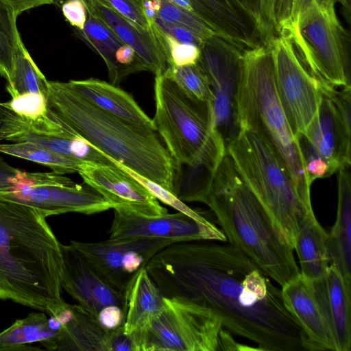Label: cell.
Wrapping results in <instances>:
<instances>
[{
    "label": "cell",
    "instance_id": "obj_10",
    "mask_svg": "<svg viewBox=\"0 0 351 351\" xmlns=\"http://www.w3.org/2000/svg\"><path fill=\"white\" fill-rule=\"evenodd\" d=\"M268 42L278 97L293 135L298 138L317 112L322 82L306 69L289 40L277 36Z\"/></svg>",
    "mask_w": 351,
    "mask_h": 351
},
{
    "label": "cell",
    "instance_id": "obj_41",
    "mask_svg": "<svg viewBox=\"0 0 351 351\" xmlns=\"http://www.w3.org/2000/svg\"><path fill=\"white\" fill-rule=\"evenodd\" d=\"M34 180V173L14 168L0 158V191L31 184Z\"/></svg>",
    "mask_w": 351,
    "mask_h": 351
},
{
    "label": "cell",
    "instance_id": "obj_17",
    "mask_svg": "<svg viewBox=\"0 0 351 351\" xmlns=\"http://www.w3.org/2000/svg\"><path fill=\"white\" fill-rule=\"evenodd\" d=\"M78 173L84 182L99 193L112 208L158 216L168 210L139 182L117 165L84 163Z\"/></svg>",
    "mask_w": 351,
    "mask_h": 351
},
{
    "label": "cell",
    "instance_id": "obj_42",
    "mask_svg": "<svg viewBox=\"0 0 351 351\" xmlns=\"http://www.w3.org/2000/svg\"><path fill=\"white\" fill-rule=\"evenodd\" d=\"M65 19L76 30H81L86 22L88 13L82 0H65L61 5Z\"/></svg>",
    "mask_w": 351,
    "mask_h": 351
},
{
    "label": "cell",
    "instance_id": "obj_7",
    "mask_svg": "<svg viewBox=\"0 0 351 351\" xmlns=\"http://www.w3.org/2000/svg\"><path fill=\"white\" fill-rule=\"evenodd\" d=\"M154 88V126L174 161L219 167L227 151L213 104L191 99L163 73L155 75Z\"/></svg>",
    "mask_w": 351,
    "mask_h": 351
},
{
    "label": "cell",
    "instance_id": "obj_11",
    "mask_svg": "<svg viewBox=\"0 0 351 351\" xmlns=\"http://www.w3.org/2000/svg\"><path fill=\"white\" fill-rule=\"evenodd\" d=\"M243 52L234 43L214 34L204 42L197 62L208 80L214 96L215 125L226 148L240 130L237 97Z\"/></svg>",
    "mask_w": 351,
    "mask_h": 351
},
{
    "label": "cell",
    "instance_id": "obj_5",
    "mask_svg": "<svg viewBox=\"0 0 351 351\" xmlns=\"http://www.w3.org/2000/svg\"><path fill=\"white\" fill-rule=\"evenodd\" d=\"M237 112L239 128L252 130L267 143L288 171L301 197L311 204V184L299 139L291 131L276 93L269 42L243 52Z\"/></svg>",
    "mask_w": 351,
    "mask_h": 351
},
{
    "label": "cell",
    "instance_id": "obj_35",
    "mask_svg": "<svg viewBox=\"0 0 351 351\" xmlns=\"http://www.w3.org/2000/svg\"><path fill=\"white\" fill-rule=\"evenodd\" d=\"M152 29L167 59L168 66H180L197 63L200 55L199 47L178 41L154 23Z\"/></svg>",
    "mask_w": 351,
    "mask_h": 351
},
{
    "label": "cell",
    "instance_id": "obj_1",
    "mask_svg": "<svg viewBox=\"0 0 351 351\" xmlns=\"http://www.w3.org/2000/svg\"><path fill=\"white\" fill-rule=\"evenodd\" d=\"M145 269L164 297L185 299L212 310L226 330L254 341L260 350H313L286 308L281 289L227 241L171 243Z\"/></svg>",
    "mask_w": 351,
    "mask_h": 351
},
{
    "label": "cell",
    "instance_id": "obj_13",
    "mask_svg": "<svg viewBox=\"0 0 351 351\" xmlns=\"http://www.w3.org/2000/svg\"><path fill=\"white\" fill-rule=\"evenodd\" d=\"M329 93L322 89L317 112L300 136L326 162L333 174L351 164V87Z\"/></svg>",
    "mask_w": 351,
    "mask_h": 351
},
{
    "label": "cell",
    "instance_id": "obj_37",
    "mask_svg": "<svg viewBox=\"0 0 351 351\" xmlns=\"http://www.w3.org/2000/svg\"><path fill=\"white\" fill-rule=\"evenodd\" d=\"M113 162L122 169L128 172L133 178H134L138 182H139L143 186H145L158 200H160L162 203L167 204L173 208L177 210L179 212L184 213L189 215L200 217L202 215L197 213L195 210L189 208L183 202L176 197L172 193L166 190L163 187L157 184L156 183L141 176L128 169V167L113 161Z\"/></svg>",
    "mask_w": 351,
    "mask_h": 351
},
{
    "label": "cell",
    "instance_id": "obj_46",
    "mask_svg": "<svg viewBox=\"0 0 351 351\" xmlns=\"http://www.w3.org/2000/svg\"><path fill=\"white\" fill-rule=\"evenodd\" d=\"M258 21L260 0H238ZM259 24V23H258Z\"/></svg>",
    "mask_w": 351,
    "mask_h": 351
},
{
    "label": "cell",
    "instance_id": "obj_44",
    "mask_svg": "<svg viewBox=\"0 0 351 351\" xmlns=\"http://www.w3.org/2000/svg\"><path fill=\"white\" fill-rule=\"evenodd\" d=\"M125 311L118 306H110L102 309L96 317L97 322L105 329L112 330L123 327Z\"/></svg>",
    "mask_w": 351,
    "mask_h": 351
},
{
    "label": "cell",
    "instance_id": "obj_33",
    "mask_svg": "<svg viewBox=\"0 0 351 351\" xmlns=\"http://www.w3.org/2000/svg\"><path fill=\"white\" fill-rule=\"evenodd\" d=\"M163 74L191 99L213 103L214 96L208 80L197 62L180 66H167Z\"/></svg>",
    "mask_w": 351,
    "mask_h": 351
},
{
    "label": "cell",
    "instance_id": "obj_39",
    "mask_svg": "<svg viewBox=\"0 0 351 351\" xmlns=\"http://www.w3.org/2000/svg\"><path fill=\"white\" fill-rule=\"evenodd\" d=\"M117 12L141 27L151 30L152 23L146 14L147 0H106Z\"/></svg>",
    "mask_w": 351,
    "mask_h": 351
},
{
    "label": "cell",
    "instance_id": "obj_12",
    "mask_svg": "<svg viewBox=\"0 0 351 351\" xmlns=\"http://www.w3.org/2000/svg\"><path fill=\"white\" fill-rule=\"evenodd\" d=\"M173 243L176 242L145 237L70 242L112 286L126 296L138 273L158 251Z\"/></svg>",
    "mask_w": 351,
    "mask_h": 351
},
{
    "label": "cell",
    "instance_id": "obj_28",
    "mask_svg": "<svg viewBox=\"0 0 351 351\" xmlns=\"http://www.w3.org/2000/svg\"><path fill=\"white\" fill-rule=\"evenodd\" d=\"M163 295L145 268L134 278L127 293L124 333L130 336L146 327L160 312Z\"/></svg>",
    "mask_w": 351,
    "mask_h": 351
},
{
    "label": "cell",
    "instance_id": "obj_38",
    "mask_svg": "<svg viewBox=\"0 0 351 351\" xmlns=\"http://www.w3.org/2000/svg\"><path fill=\"white\" fill-rule=\"evenodd\" d=\"M285 0H260L258 23L267 40L277 36Z\"/></svg>",
    "mask_w": 351,
    "mask_h": 351
},
{
    "label": "cell",
    "instance_id": "obj_32",
    "mask_svg": "<svg viewBox=\"0 0 351 351\" xmlns=\"http://www.w3.org/2000/svg\"><path fill=\"white\" fill-rule=\"evenodd\" d=\"M19 15L12 7L0 0V74L8 82L11 80L16 53L22 40L16 25Z\"/></svg>",
    "mask_w": 351,
    "mask_h": 351
},
{
    "label": "cell",
    "instance_id": "obj_26",
    "mask_svg": "<svg viewBox=\"0 0 351 351\" xmlns=\"http://www.w3.org/2000/svg\"><path fill=\"white\" fill-rule=\"evenodd\" d=\"M59 337L60 330L52 326L45 313H32L0 332V351L40 350L31 346L35 342L47 350H57Z\"/></svg>",
    "mask_w": 351,
    "mask_h": 351
},
{
    "label": "cell",
    "instance_id": "obj_25",
    "mask_svg": "<svg viewBox=\"0 0 351 351\" xmlns=\"http://www.w3.org/2000/svg\"><path fill=\"white\" fill-rule=\"evenodd\" d=\"M350 166L337 172L338 204L335 223L328 234L326 245L330 265L336 267L351 287V176Z\"/></svg>",
    "mask_w": 351,
    "mask_h": 351
},
{
    "label": "cell",
    "instance_id": "obj_21",
    "mask_svg": "<svg viewBox=\"0 0 351 351\" xmlns=\"http://www.w3.org/2000/svg\"><path fill=\"white\" fill-rule=\"evenodd\" d=\"M87 12L102 22L147 64L149 71L163 73L168 64L152 27L145 29L117 12L106 0H82Z\"/></svg>",
    "mask_w": 351,
    "mask_h": 351
},
{
    "label": "cell",
    "instance_id": "obj_6",
    "mask_svg": "<svg viewBox=\"0 0 351 351\" xmlns=\"http://www.w3.org/2000/svg\"><path fill=\"white\" fill-rule=\"evenodd\" d=\"M227 153L241 178L293 249L300 226L313 213L280 160L256 132L241 127Z\"/></svg>",
    "mask_w": 351,
    "mask_h": 351
},
{
    "label": "cell",
    "instance_id": "obj_8",
    "mask_svg": "<svg viewBox=\"0 0 351 351\" xmlns=\"http://www.w3.org/2000/svg\"><path fill=\"white\" fill-rule=\"evenodd\" d=\"M337 0H289L278 36L292 43L310 73L333 87L350 86L348 37L335 12Z\"/></svg>",
    "mask_w": 351,
    "mask_h": 351
},
{
    "label": "cell",
    "instance_id": "obj_45",
    "mask_svg": "<svg viewBox=\"0 0 351 351\" xmlns=\"http://www.w3.org/2000/svg\"><path fill=\"white\" fill-rule=\"evenodd\" d=\"M12 7L20 14L21 13L43 5L52 4L55 0H1Z\"/></svg>",
    "mask_w": 351,
    "mask_h": 351
},
{
    "label": "cell",
    "instance_id": "obj_16",
    "mask_svg": "<svg viewBox=\"0 0 351 351\" xmlns=\"http://www.w3.org/2000/svg\"><path fill=\"white\" fill-rule=\"evenodd\" d=\"M0 197L30 206L46 217L70 212L92 215L112 208L95 189L86 184H44L12 187Z\"/></svg>",
    "mask_w": 351,
    "mask_h": 351
},
{
    "label": "cell",
    "instance_id": "obj_4",
    "mask_svg": "<svg viewBox=\"0 0 351 351\" xmlns=\"http://www.w3.org/2000/svg\"><path fill=\"white\" fill-rule=\"evenodd\" d=\"M227 241L281 287L300 274L293 249L238 173L226 152L206 204Z\"/></svg>",
    "mask_w": 351,
    "mask_h": 351
},
{
    "label": "cell",
    "instance_id": "obj_15",
    "mask_svg": "<svg viewBox=\"0 0 351 351\" xmlns=\"http://www.w3.org/2000/svg\"><path fill=\"white\" fill-rule=\"evenodd\" d=\"M60 250L61 287L78 305L95 319L110 306H118L126 313L125 294L112 286L71 243H61Z\"/></svg>",
    "mask_w": 351,
    "mask_h": 351
},
{
    "label": "cell",
    "instance_id": "obj_43",
    "mask_svg": "<svg viewBox=\"0 0 351 351\" xmlns=\"http://www.w3.org/2000/svg\"><path fill=\"white\" fill-rule=\"evenodd\" d=\"M152 23L180 43L192 44L200 48L205 41L195 36L189 30L164 21L159 18H153Z\"/></svg>",
    "mask_w": 351,
    "mask_h": 351
},
{
    "label": "cell",
    "instance_id": "obj_36",
    "mask_svg": "<svg viewBox=\"0 0 351 351\" xmlns=\"http://www.w3.org/2000/svg\"><path fill=\"white\" fill-rule=\"evenodd\" d=\"M17 114L33 120H40L50 117L47 98L39 93H28L12 97L5 102Z\"/></svg>",
    "mask_w": 351,
    "mask_h": 351
},
{
    "label": "cell",
    "instance_id": "obj_34",
    "mask_svg": "<svg viewBox=\"0 0 351 351\" xmlns=\"http://www.w3.org/2000/svg\"><path fill=\"white\" fill-rule=\"evenodd\" d=\"M151 1L153 18L157 17L164 21L184 27L203 40H206L215 34L195 14L183 9L169 0H152Z\"/></svg>",
    "mask_w": 351,
    "mask_h": 351
},
{
    "label": "cell",
    "instance_id": "obj_30",
    "mask_svg": "<svg viewBox=\"0 0 351 351\" xmlns=\"http://www.w3.org/2000/svg\"><path fill=\"white\" fill-rule=\"evenodd\" d=\"M48 82L21 40L16 53L12 78L6 87L8 92L12 97L33 93L47 98Z\"/></svg>",
    "mask_w": 351,
    "mask_h": 351
},
{
    "label": "cell",
    "instance_id": "obj_18",
    "mask_svg": "<svg viewBox=\"0 0 351 351\" xmlns=\"http://www.w3.org/2000/svg\"><path fill=\"white\" fill-rule=\"evenodd\" d=\"M55 316L61 323L57 350L132 351L123 326L108 330L78 304H66Z\"/></svg>",
    "mask_w": 351,
    "mask_h": 351
},
{
    "label": "cell",
    "instance_id": "obj_27",
    "mask_svg": "<svg viewBox=\"0 0 351 351\" xmlns=\"http://www.w3.org/2000/svg\"><path fill=\"white\" fill-rule=\"evenodd\" d=\"M327 237L328 233L318 222L314 213L304 218L293 245L300 261V274L304 278L315 280L326 272L330 265Z\"/></svg>",
    "mask_w": 351,
    "mask_h": 351
},
{
    "label": "cell",
    "instance_id": "obj_24",
    "mask_svg": "<svg viewBox=\"0 0 351 351\" xmlns=\"http://www.w3.org/2000/svg\"><path fill=\"white\" fill-rule=\"evenodd\" d=\"M66 83L98 108L143 130L156 132L152 119L130 94L116 85L96 78L70 80Z\"/></svg>",
    "mask_w": 351,
    "mask_h": 351
},
{
    "label": "cell",
    "instance_id": "obj_22",
    "mask_svg": "<svg viewBox=\"0 0 351 351\" xmlns=\"http://www.w3.org/2000/svg\"><path fill=\"white\" fill-rule=\"evenodd\" d=\"M75 32L103 58L111 84L117 85L134 73L149 71L147 64L130 46L90 14L88 13L84 28Z\"/></svg>",
    "mask_w": 351,
    "mask_h": 351
},
{
    "label": "cell",
    "instance_id": "obj_9",
    "mask_svg": "<svg viewBox=\"0 0 351 351\" xmlns=\"http://www.w3.org/2000/svg\"><path fill=\"white\" fill-rule=\"evenodd\" d=\"M132 351L244 350L210 309L191 301L163 296L160 312L129 336Z\"/></svg>",
    "mask_w": 351,
    "mask_h": 351
},
{
    "label": "cell",
    "instance_id": "obj_31",
    "mask_svg": "<svg viewBox=\"0 0 351 351\" xmlns=\"http://www.w3.org/2000/svg\"><path fill=\"white\" fill-rule=\"evenodd\" d=\"M0 152L45 165L62 175L78 173L84 164L30 142L0 144Z\"/></svg>",
    "mask_w": 351,
    "mask_h": 351
},
{
    "label": "cell",
    "instance_id": "obj_29",
    "mask_svg": "<svg viewBox=\"0 0 351 351\" xmlns=\"http://www.w3.org/2000/svg\"><path fill=\"white\" fill-rule=\"evenodd\" d=\"M219 167L176 163L173 195L182 202L206 204Z\"/></svg>",
    "mask_w": 351,
    "mask_h": 351
},
{
    "label": "cell",
    "instance_id": "obj_40",
    "mask_svg": "<svg viewBox=\"0 0 351 351\" xmlns=\"http://www.w3.org/2000/svg\"><path fill=\"white\" fill-rule=\"evenodd\" d=\"M298 139L310 183L312 184L316 179L330 176L332 174L326 162L313 151L302 136H299Z\"/></svg>",
    "mask_w": 351,
    "mask_h": 351
},
{
    "label": "cell",
    "instance_id": "obj_47",
    "mask_svg": "<svg viewBox=\"0 0 351 351\" xmlns=\"http://www.w3.org/2000/svg\"><path fill=\"white\" fill-rule=\"evenodd\" d=\"M65 0H55V2H58V3H62Z\"/></svg>",
    "mask_w": 351,
    "mask_h": 351
},
{
    "label": "cell",
    "instance_id": "obj_2",
    "mask_svg": "<svg viewBox=\"0 0 351 351\" xmlns=\"http://www.w3.org/2000/svg\"><path fill=\"white\" fill-rule=\"evenodd\" d=\"M40 210L0 197V299L55 316L62 297L60 243Z\"/></svg>",
    "mask_w": 351,
    "mask_h": 351
},
{
    "label": "cell",
    "instance_id": "obj_23",
    "mask_svg": "<svg viewBox=\"0 0 351 351\" xmlns=\"http://www.w3.org/2000/svg\"><path fill=\"white\" fill-rule=\"evenodd\" d=\"M284 304L296 319L314 350L335 347L307 279L301 274L281 287Z\"/></svg>",
    "mask_w": 351,
    "mask_h": 351
},
{
    "label": "cell",
    "instance_id": "obj_14",
    "mask_svg": "<svg viewBox=\"0 0 351 351\" xmlns=\"http://www.w3.org/2000/svg\"><path fill=\"white\" fill-rule=\"evenodd\" d=\"M110 239L162 238L174 242L193 240L227 241L221 229L203 216L195 217L182 212L145 216L114 208L108 231Z\"/></svg>",
    "mask_w": 351,
    "mask_h": 351
},
{
    "label": "cell",
    "instance_id": "obj_20",
    "mask_svg": "<svg viewBox=\"0 0 351 351\" xmlns=\"http://www.w3.org/2000/svg\"><path fill=\"white\" fill-rule=\"evenodd\" d=\"M307 280L333 341L335 351H350L351 287L331 264L321 278Z\"/></svg>",
    "mask_w": 351,
    "mask_h": 351
},
{
    "label": "cell",
    "instance_id": "obj_3",
    "mask_svg": "<svg viewBox=\"0 0 351 351\" xmlns=\"http://www.w3.org/2000/svg\"><path fill=\"white\" fill-rule=\"evenodd\" d=\"M51 117L139 176L173 194L176 162L156 132L143 130L94 106L66 82H48Z\"/></svg>",
    "mask_w": 351,
    "mask_h": 351
},
{
    "label": "cell",
    "instance_id": "obj_19",
    "mask_svg": "<svg viewBox=\"0 0 351 351\" xmlns=\"http://www.w3.org/2000/svg\"><path fill=\"white\" fill-rule=\"evenodd\" d=\"M194 14L213 32L242 51L263 43L256 18L238 0H189Z\"/></svg>",
    "mask_w": 351,
    "mask_h": 351
}]
</instances>
